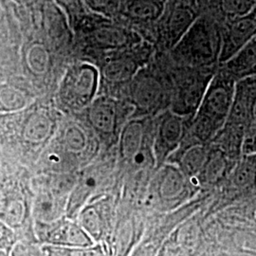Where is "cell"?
I'll return each mask as SVG.
<instances>
[{"mask_svg":"<svg viewBox=\"0 0 256 256\" xmlns=\"http://www.w3.org/2000/svg\"><path fill=\"white\" fill-rule=\"evenodd\" d=\"M86 2L95 12L111 16L120 9L122 0H86Z\"/></svg>","mask_w":256,"mask_h":256,"instance_id":"484cf974","label":"cell"},{"mask_svg":"<svg viewBox=\"0 0 256 256\" xmlns=\"http://www.w3.org/2000/svg\"><path fill=\"white\" fill-rule=\"evenodd\" d=\"M226 70L234 80L256 76V37L225 63Z\"/></svg>","mask_w":256,"mask_h":256,"instance_id":"9c48e42d","label":"cell"},{"mask_svg":"<svg viewBox=\"0 0 256 256\" xmlns=\"http://www.w3.org/2000/svg\"><path fill=\"white\" fill-rule=\"evenodd\" d=\"M196 19L194 12L190 7L185 5L174 7L165 23L164 36L167 44L174 48Z\"/></svg>","mask_w":256,"mask_h":256,"instance_id":"ba28073f","label":"cell"},{"mask_svg":"<svg viewBox=\"0 0 256 256\" xmlns=\"http://www.w3.org/2000/svg\"><path fill=\"white\" fill-rule=\"evenodd\" d=\"M98 86V72L90 64L74 66L64 78L62 99L72 108H82L92 102Z\"/></svg>","mask_w":256,"mask_h":256,"instance_id":"277c9868","label":"cell"},{"mask_svg":"<svg viewBox=\"0 0 256 256\" xmlns=\"http://www.w3.org/2000/svg\"><path fill=\"white\" fill-rule=\"evenodd\" d=\"M10 256H46L43 246L37 240L19 239L12 248Z\"/></svg>","mask_w":256,"mask_h":256,"instance_id":"cb8c5ba5","label":"cell"},{"mask_svg":"<svg viewBox=\"0 0 256 256\" xmlns=\"http://www.w3.org/2000/svg\"><path fill=\"white\" fill-rule=\"evenodd\" d=\"M0 256H10V252H6V250H0Z\"/></svg>","mask_w":256,"mask_h":256,"instance_id":"f546056e","label":"cell"},{"mask_svg":"<svg viewBox=\"0 0 256 256\" xmlns=\"http://www.w3.org/2000/svg\"><path fill=\"white\" fill-rule=\"evenodd\" d=\"M43 250L46 256H110L108 248L102 243L88 247L43 246Z\"/></svg>","mask_w":256,"mask_h":256,"instance_id":"d6986e66","label":"cell"},{"mask_svg":"<svg viewBox=\"0 0 256 256\" xmlns=\"http://www.w3.org/2000/svg\"><path fill=\"white\" fill-rule=\"evenodd\" d=\"M78 223L95 243H100L104 229L101 216L94 207H86L79 214Z\"/></svg>","mask_w":256,"mask_h":256,"instance_id":"44dd1931","label":"cell"},{"mask_svg":"<svg viewBox=\"0 0 256 256\" xmlns=\"http://www.w3.org/2000/svg\"><path fill=\"white\" fill-rule=\"evenodd\" d=\"M184 174L174 167H166L160 174L158 192L162 198L173 200L184 190Z\"/></svg>","mask_w":256,"mask_h":256,"instance_id":"2e32d148","label":"cell"},{"mask_svg":"<svg viewBox=\"0 0 256 256\" xmlns=\"http://www.w3.org/2000/svg\"><path fill=\"white\" fill-rule=\"evenodd\" d=\"M210 82V79L200 76L183 82L176 96L174 113L182 116L192 111L196 112Z\"/></svg>","mask_w":256,"mask_h":256,"instance_id":"52a82bcc","label":"cell"},{"mask_svg":"<svg viewBox=\"0 0 256 256\" xmlns=\"http://www.w3.org/2000/svg\"><path fill=\"white\" fill-rule=\"evenodd\" d=\"M18 240L16 230L0 218V250L10 252Z\"/></svg>","mask_w":256,"mask_h":256,"instance_id":"d4e9b609","label":"cell"},{"mask_svg":"<svg viewBox=\"0 0 256 256\" xmlns=\"http://www.w3.org/2000/svg\"><path fill=\"white\" fill-rule=\"evenodd\" d=\"M234 185L242 190L256 187V154L246 155L236 165L232 174Z\"/></svg>","mask_w":256,"mask_h":256,"instance_id":"e0dca14e","label":"cell"},{"mask_svg":"<svg viewBox=\"0 0 256 256\" xmlns=\"http://www.w3.org/2000/svg\"><path fill=\"white\" fill-rule=\"evenodd\" d=\"M236 82L229 75H218L210 80L194 120V133L202 140L214 137L226 124Z\"/></svg>","mask_w":256,"mask_h":256,"instance_id":"6da1fadb","label":"cell"},{"mask_svg":"<svg viewBox=\"0 0 256 256\" xmlns=\"http://www.w3.org/2000/svg\"><path fill=\"white\" fill-rule=\"evenodd\" d=\"M222 50V32L216 24L198 18L173 48L174 54L192 66H208L218 62Z\"/></svg>","mask_w":256,"mask_h":256,"instance_id":"7a4b0ae2","label":"cell"},{"mask_svg":"<svg viewBox=\"0 0 256 256\" xmlns=\"http://www.w3.org/2000/svg\"><path fill=\"white\" fill-rule=\"evenodd\" d=\"M165 0H130L126 6V16L136 22H152L160 18L164 10Z\"/></svg>","mask_w":256,"mask_h":256,"instance_id":"4fadbf2b","label":"cell"},{"mask_svg":"<svg viewBox=\"0 0 256 256\" xmlns=\"http://www.w3.org/2000/svg\"><path fill=\"white\" fill-rule=\"evenodd\" d=\"M243 152L246 155L256 154V122H252L247 131L244 132L242 140Z\"/></svg>","mask_w":256,"mask_h":256,"instance_id":"4316f807","label":"cell"},{"mask_svg":"<svg viewBox=\"0 0 256 256\" xmlns=\"http://www.w3.org/2000/svg\"><path fill=\"white\" fill-rule=\"evenodd\" d=\"M256 7V0H221L222 10L230 18L247 14Z\"/></svg>","mask_w":256,"mask_h":256,"instance_id":"603a6c76","label":"cell"},{"mask_svg":"<svg viewBox=\"0 0 256 256\" xmlns=\"http://www.w3.org/2000/svg\"><path fill=\"white\" fill-rule=\"evenodd\" d=\"M133 99L142 110H153L162 100V86L153 76L142 75L136 79Z\"/></svg>","mask_w":256,"mask_h":256,"instance_id":"8fae6325","label":"cell"},{"mask_svg":"<svg viewBox=\"0 0 256 256\" xmlns=\"http://www.w3.org/2000/svg\"><path fill=\"white\" fill-rule=\"evenodd\" d=\"M93 126L102 133L114 131L117 124V104L114 101L104 99L95 102L90 111Z\"/></svg>","mask_w":256,"mask_h":256,"instance_id":"7c38bea8","label":"cell"},{"mask_svg":"<svg viewBox=\"0 0 256 256\" xmlns=\"http://www.w3.org/2000/svg\"><path fill=\"white\" fill-rule=\"evenodd\" d=\"M256 112V76L236 82L234 100L226 124L242 130L254 120Z\"/></svg>","mask_w":256,"mask_h":256,"instance_id":"8992f818","label":"cell"},{"mask_svg":"<svg viewBox=\"0 0 256 256\" xmlns=\"http://www.w3.org/2000/svg\"><path fill=\"white\" fill-rule=\"evenodd\" d=\"M144 128L140 120L129 122L124 128L120 138L122 155L126 158H134L144 149Z\"/></svg>","mask_w":256,"mask_h":256,"instance_id":"5bb4252c","label":"cell"},{"mask_svg":"<svg viewBox=\"0 0 256 256\" xmlns=\"http://www.w3.org/2000/svg\"><path fill=\"white\" fill-rule=\"evenodd\" d=\"M34 234L43 246L88 247L95 244L77 221L66 218L50 222L36 221Z\"/></svg>","mask_w":256,"mask_h":256,"instance_id":"3957f363","label":"cell"},{"mask_svg":"<svg viewBox=\"0 0 256 256\" xmlns=\"http://www.w3.org/2000/svg\"><path fill=\"white\" fill-rule=\"evenodd\" d=\"M164 256H192V252L176 240L173 243L166 246Z\"/></svg>","mask_w":256,"mask_h":256,"instance_id":"f1b7e54d","label":"cell"},{"mask_svg":"<svg viewBox=\"0 0 256 256\" xmlns=\"http://www.w3.org/2000/svg\"><path fill=\"white\" fill-rule=\"evenodd\" d=\"M144 59V57L142 55H122L113 60L108 66L106 70V76L111 80L117 82L130 80L135 74H138V70L142 64V60Z\"/></svg>","mask_w":256,"mask_h":256,"instance_id":"9a60e30c","label":"cell"},{"mask_svg":"<svg viewBox=\"0 0 256 256\" xmlns=\"http://www.w3.org/2000/svg\"><path fill=\"white\" fill-rule=\"evenodd\" d=\"M208 153L205 148L200 146L189 148L182 160V171L184 174L196 176L200 172L208 160Z\"/></svg>","mask_w":256,"mask_h":256,"instance_id":"ffe728a7","label":"cell"},{"mask_svg":"<svg viewBox=\"0 0 256 256\" xmlns=\"http://www.w3.org/2000/svg\"><path fill=\"white\" fill-rule=\"evenodd\" d=\"M64 210L63 192L45 190L38 194L34 205L36 221L50 222L59 220Z\"/></svg>","mask_w":256,"mask_h":256,"instance_id":"30bf717a","label":"cell"},{"mask_svg":"<svg viewBox=\"0 0 256 256\" xmlns=\"http://www.w3.org/2000/svg\"><path fill=\"white\" fill-rule=\"evenodd\" d=\"M183 133L182 116L176 113L165 115L160 124V138L165 146L174 147L180 140Z\"/></svg>","mask_w":256,"mask_h":256,"instance_id":"ac0fdd59","label":"cell"},{"mask_svg":"<svg viewBox=\"0 0 256 256\" xmlns=\"http://www.w3.org/2000/svg\"><path fill=\"white\" fill-rule=\"evenodd\" d=\"M66 140L70 148L74 151H81L86 146V136L80 128L68 129L66 132Z\"/></svg>","mask_w":256,"mask_h":256,"instance_id":"83f0119b","label":"cell"},{"mask_svg":"<svg viewBox=\"0 0 256 256\" xmlns=\"http://www.w3.org/2000/svg\"><path fill=\"white\" fill-rule=\"evenodd\" d=\"M225 170V158L222 154L209 155L200 174L205 182H214L222 176Z\"/></svg>","mask_w":256,"mask_h":256,"instance_id":"7402d4cb","label":"cell"},{"mask_svg":"<svg viewBox=\"0 0 256 256\" xmlns=\"http://www.w3.org/2000/svg\"><path fill=\"white\" fill-rule=\"evenodd\" d=\"M222 32L220 62L225 64L256 37V7L247 14L232 18Z\"/></svg>","mask_w":256,"mask_h":256,"instance_id":"5b68a950","label":"cell"}]
</instances>
